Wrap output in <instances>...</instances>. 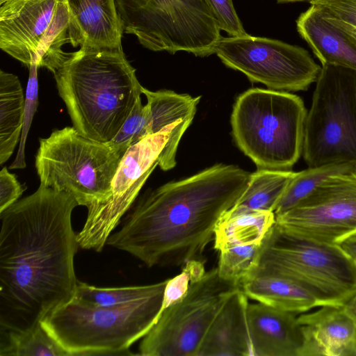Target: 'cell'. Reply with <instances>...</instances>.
Returning <instances> with one entry per match:
<instances>
[{"instance_id":"5bb4252c","label":"cell","mask_w":356,"mask_h":356,"mask_svg":"<svg viewBox=\"0 0 356 356\" xmlns=\"http://www.w3.org/2000/svg\"><path fill=\"white\" fill-rule=\"evenodd\" d=\"M284 232L340 244L356 234V170L330 175L288 211L275 216Z\"/></svg>"},{"instance_id":"e575fe53","label":"cell","mask_w":356,"mask_h":356,"mask_svg":"<svg viewBox=\"0 0 356 356\" xmlns=\"http://www.w3.org/2000/svg\"><path fill=\"white\" fill-rule=\"evenodd\" d=\"M345 253L356 264V234H354L339 244Z\"/></svg>"},{"instance_id":"1f68e13d","label":"cell","mask_w":356,"mask_h":356,"mask_svg":"<svg viewBox=\"0 0 356 356\" xmlns=\"http://www.w3.org/2000/svg\"><path fill=\"white\" fill-rule=\"evenodd\" d=\"M329 15L356 26V0H312Z\"/></svg>"},{"instance_id":"d590c367","label":"cell","mask_w":356,"mask_h":356,"mask_svg":"<svg viewBox=\"0 0 356 356\" xmlns=\"http://www.w3.org/2000/svg\"><path fill=\"white\" fill-rule=\"evenodd\" d=\"M345 308L353 316L356 318V293L354 296L344 305Z\"/></svg>"},{"instance_id":"52a82bcc","label":"cell","mask_w":356,"mask_h":356,"mask_svg":"<svg viewBox=\"0 0 356 356\" xmlns=\"http://www.w3.org/2000/svg\"><path fill=\"white\" fill-rule=\"evenodd\" d=\"M123 156L108 143L66 127L40 139L35 167L40 184L69 193L88 209L109 198Z\"/></svg>"},{"instance_id":"3957f363","label":"cell","mask_w":356,"mask_h":356,"mask_svg":"<svg viewBox=\"0 0 356 356\" xmlns=\"http://www.w3.org/2000/svg\"><path fill=\"white\" fill-rule=\"evenodd\" d=\"M53 74L72 127L101 143L116 136L143 94L122 47H81Z\"/></svg>"},{"instance_id":"ffe728a7","label":"cell","mask_w":356,"mask_h":356,"mask_svg":"<svg viewBox=\"0 0 356 356\" xmlns=\"http://www.w3.org/2000/svg\"><path fill=\"white\" fill-rule=\"evenodd\" d=\"M248 298L296 314L319 307L315 298L295 282L257 268L241 285Z\"/></svg>"},{"instance_id":"7a4b0ae2","label":"cell","mask_w":356,"mask_h":356,"mask_svg":"<svg viewBox=\"0 0 356 356\" xmlns=\"http://www.w3.org/2000/svg\"><path fill=\"white\" fill-rule=\"evenodd\" d=\"M249 172L216 164L165 184L142 198L106 242L148 267L179 266L197 259L218 222L238 200Z\"/></svg>"},{"instance_id":"9c48e42d","label":"cell","mask_w":356,"mask_h":356,"mask_svg":"<svg viewBox=\"0 0 356 356\" xmlns=\"http://www.w3.org/2000/svg\"><path fill=\"white\" fill-rule=\"evenodd\" d=\"M192 122L177 121L127 150L113 179L109 198L88 209L85 225L77 234L81 248L103 250L155 168L166 171L176 165L178 145Z\"/></svg>"},{"instance_id":"d6a6232c","label":"cell","mask_w":356,"mask_h":356,"mask_svg":"<svg viewBox=\"0 0 356 356\" xmlns=\"http://www.w3.org/2000/svg\"><path fill=\"white\" fill-rule=\"evenodd\" d=\"M26 189L3 167L0 172V213L17 201Z\"/></svg>"},{"instance_id":"7402d4cb","label":"cell","mask_w":356,"mask_h":356,"mask_svg":"<svg viewBox=\"0 0 356 356\" xmlns=\"http://www.w3.org/2000/svg\"><path fill=\"white\" fill-rule=\"evenodd\" d=\"M25 97L20 81L13 74L0 71V165L13 154L20 140Z\"/></svg>"},{"instance_id":"d6986e66","label":"cell","mask_w":356,"mask_h":356,"mask_svg":"<svg viewBox=\"0 0 356 356\" xmlns=\"http://www.w3.org/2000/svg\"><path fill=\"white\" fill-rule=\"evenodd\" d=\"M300 35L323 65L356 70V41L324 16L321 8L311 6L296 21Z\"/></svg>"},{"instance_id":"30bf717a","label":"cell","mask_w":356,"mask_h":356,"mask_svg":"<svg viewBox=\"0 0 356 356\" xmlns=\"http://www.w3.org/2000/svg\"><path fill=\"white\" fill-rule=\"evenodd\" d=\"M308 167L356 164V70L323 65L307 111L302 153Z\"/></svg>"},{"instance_id":"e0dca14e","label":"cell","mask_w":356,"mask_h":356,"mask_svg":"<svg viewBox=\"0 0 356 356\" xmlns=\"http://www.w3.org/2000/svg\"><path fill=\"white\" fill-rule=\"evenodd\" d=\"M69 41L74 47L117 49L124 31L115 0H66Z\"/></svg>"},{"instance_id":"ba28073f","label":"cell","mask_w":356,"mask_h":356,"mask_svg":"<svg viewBox=\"0 0 356 356\" xmlns=\"http://www.w3.org/2000/svg\"><path fill=\"white\" fill-rule=\"evenodd\" d=\"M124 31L145 48L195 56L214 54L220 29L206 0H115Z\"/></svg>"},{"instance_id":"836d02e7","label":"cell","mask_w":356,"mask_h":356,"mask_svg":"<svg viewBox=\"0 0 356 356\" xmlns=\"http://www.w3.org/2000/svg\"><path fill=\"white\" fill-rule=\"evenodd\" d=\"M323 14L325 17L332 24H333L334 26H337L344 32H346L347 34H348L350 36H351L355 41H356V26L351 25L346 22L341 21L340 19H338L335 17H333L326 13H325L323 10Z\"/></svg>"},{"instance_id":"4dcf8cb0","label":"cell","mask_w":356,"mask_h":356,"mask_svg":"<svg viewBox=\"0 0 356 356\" xmlns=\"http://www.w3.org/2000/svg\"><path fill=\"white\" fill-rule=\"evenodd\" d=\"M206 1L220 30L234 37L248 34L234 9L232 0H206Z\"/></svg>"},{"instance_id":"484cf974","label":"cell","mask_w":356,"mask_h":356,"mask_svg":"<svg viewBox=\"0 0 356 356\" xmlns=\"http://www.w3.org/2000/svg\"><path fill=\"white\" fill-rule=\"evenodd\" d=\"M168 280L163 282L126 287L102 288L78 281L74 298L102 307H116L163 292Z\"/></svg>"},{"instance_id":"4316f807","label":"cell","mask_w":356,"mask_h":356,"mask_svg":"<svg viewBox=\"0 0 356 356\" xmlns=\"http://www.w3.org/2000/svg\"><path fill=\"white\" fill-rule=\"evenodd\" d=\"M262 243L236 245L219 250L217 269L220 276L241 286L257 268Z\"/></svg>"},{"instance_id":"ac0fdd59","label":"cell","mask_w":356,"mask_h":356,"mask_svg":"<svg viewBox=\"0 0 356 356\" xmlns=\"http://www.w3.org/2000/svg\"><path fill=\"white\" fill-rule=\"evenodd\" d=\"M248 298L241 288L228 298L209 327L197 356H251Z\"/></svg>"},{"instance_id":"7c38bea8","label":"cell","mask_w":356,"mask_h":356,"mask_svg":"<svg viewBox=\"0 0 356 356\" xmlns=\"http://www.w3.org/2000/svg\"><path fill=\"white\" fill-rule=\"evenodd\" d=\"M69 24L66 0H7L0 4V48L54 73L69 56L62 48Z\"/></svg>"},{"instance_id":"8fae6325","label":"cell","mask_w":356,"mask_h":356,"mask_svg":"<svg viewBox=\"0 0 356 356\" xmlns=\"http://www.w3.org/2000/svg\"><path fill=\"white\" fill-rule=\"evenodd\" d=\"M241 286L222 279L217 268L192 282L185 296L163 309L143 338V356H197L212 323Z\"/></svg>"},{"instance_id":"603a6c76","label":"cell","mask_w":356,"mask_h":356,"mask_svg":"<svg viewBox=\"0 0 356 356\" xmlns=\"http://www.w3.org/2000/svg\"><path fill=\"white\" fill-rule=\"evenodd\" d=\"M294 173L292 170L258 168L250 174L245 191L234 205L274 213Z\"/></svg>"},{"instance_id":"f1b7e54d","label":"cell","mask_w":356,"mask_h":356,"mask_svg":"<svg viewBox=\"0 0 356 356\" xmlns=\"http://www.w3.org/2000/svg\"><path fill=\"white\" fill-rule=\"evenodd\" d=\"M36 63L29 66V80L25 95L24 114L19 149L15 159L10 166V169H23L26 167L25 143L26 137L38 104V81Z\"/></svg>"},{"instance_id":"83f0119b","label":"cell","mask_w":356,"mask_h":356,"mask_svg":"<svg viewBox=\"0 0 356 356\" xmlns=\"http://www.w3.org/2000/svg\"><path fill=\"white\" fill-rule=\"evenodd\" d=\"M151 115L148 105L138 99L116 136L108 143L124 155L134 145L152 135Z\"/></svg>"},{"instance_id":"44dd1931","label":"cell","mask_w":356,"mask_h":356,"mask_svg":"<svg viewBox=\"0 0 356 356\" xmlns=\"http://www.w3.org/2000/svg\"><path fill=\"white\" fill-rule=\"evenodd\" d=\"M275 224L272 211L234 205L216 225L214 248L219 251L232 245L262 243Z\"/></svg>"},{"instance_id":"5b68a950","label":"cell","mask_w":356,"mask_h":356,"mask_svg":"<svg viewBox=\"0 0 356 356\" xmlns=\"http://www.w3.org/2000/svg\"><path fill=\"white\" fill-rule=\"evenodd\" d=\"M307 113L297 95L250 88L234 104L233 138L258 168L291 170L302 153Z\"/></svg>"},{"instance_id":"8992f818","label":"cell","mask_w":356,"mask_h":356,"mask_svg":"<svg viewBox=\"0 0 356 356\" xmlns=\"http://www.w3.org/2000/svg\"><path fill=\"white\" fill-rule=\"evenodd\" d=\"M259 268L284 276L322 306H344L356 293V264L339 244L289 234L275 225L262 243Z\"/></svg>"},{"instance_id":"f35d334b","label":"cell","mask_w":356,"mask_h":356,"mask_svg":"<svg viewBox=\"0 0 356 356\" xmlns=\"http://www.w3.org/2000/svg\"><path fill=\"white\" fill-rule=\"evenodd\" d=\"M7 0H0V4L3 3V2H5Z\"/></svg>"},{"instance_id":"8d00e7d4","label":"cell","mask_w":356,"mask_h":356,"mask_svg":"<svg viewBox=\"0 0 356 356\" xmlns=\"http://www.w3.org/2000/svg\"><path fill=\"white\" fill-rule=\"evenodd\" d=\"M277 3H293V2H299V1H311L312 0H276Z\"/></svg>"},{"instance_id":"d4e9b609","label":"cell","mask_w":356,"mask_h":356,"mask_svg":"<svg viewBox=\"0 0 356 356\" xmlns=\"http://www.w3.org/2000/svg\"><path fill=\"white\" fill-rule=\"evenodd\" d=\"M354 170H356L355 163H336L308 167L295 172L275 208V215L281 214L296 206L330 175Z\"/></svg>"},{"instance_id":"f546056e","label":"cell","mask_w":356,"mask_h":356,"mask_svg":"<svg viewBox=\"0 0 356 356\" xmlns=\"http://www.w3.org/2000/svg\"><path fill=\"white\" fill-rule=\"evenodd\" d=\"M206 273L204 264L197 259L184 264L180 274L168 279L163 295L162 311L182 299L192 282L200 280Z\"/></svg>"},{"instance_id":"2e32d148","label":"cell","mask_w":356,"mask_h":356,"mask_svg":"<svg viewBox=\"0 0 356 356\" xmlns=\"http://www.w3.org/2000/svg\"><path fill=\"white\" fill-rule=\"evenodd\" d=\"M297 314L249 303L247 322L251 356H300L302 334Z\"/></svg>"},{"instance_id":"6da1fadb","label":"cell","mask_w":356,"mask_h":356,"mask_svg":"<svg viewBox=\"0 0 356 356\" xmlns=\"http://www.w3.org/2000/svg\"><path fill=\"white\" fill-rule=\"evenodd\" d=\"M77 206L69 193L40 184L0 213L1 331L31 328L74 298Z\"/></svg>"},{"instance_id":"74e56055","label":"cell","mask_w":356,"mask_h":356,"mask_svg":"<svg viewBox=\"0 0 356 356\" xmlns=\"http://www.w3.org/2000/svg\"><path fill=\"white\" fill-rule=\"evenodd\" d=\"M353 355H356V338H355L354 348H353Z\"/></svg>"},{"instance_id":"277c9868","label":"cell","mask_w":356,"mask_h":356,"mask_svg":"<svg viewBox=\"0 0 356 356\" xmlns=\"http://www.w3.org/2000/svg\"><path fill=\"white\" fill-rule=\"evenodd\" d=\"M164 291L116 307H102L73 298L40 323L70 356L127 355L131 345L157 322Z\"/></svg>"},{"instance_id":"4fadbf2b","label":"cell","mask_w":356,"mask_h":356,"mask_svg":"<svg viewBox=\"0 0 356 356\" xmlns=\"http://www.w3.org/2000/svg\"><path fill=\"white\" fill-rule=\"evenodd\" d=\"M213 53L227 67L242 72L251 82L274 90H307L321 70L302 47L248 34L222 36Z\"/></svg>"},{"instance_id":"9a60e30c","label":"cell","mask_w":356,"mask_h":356,"mask_svg":"<svg viewBox=\"0 0 356 356\" xmlns=\"http://www.w3.org/2000/svg\"><path fill=\"white\" fill-rule=\"evenodd\" d=\"M297 317L302 334L300 356L353 355L356 318L344 306H322Z\"/></svg>"},{"instance_id":"cb8c5ba5","label":"cell","mask_w":356,"mask_h":356,"mask_svg":"<svg viewBox=\"0 0 356 356\" xmlns=\"http://www.w3.org/2000/svg\"><path fill=\"white\" fill-rule=\"evenodd\" d=\"M0 356H70L41 323L23 331H1Z\"/></svg>"}]
</instances>
